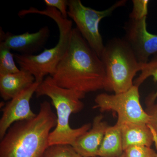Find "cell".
I'll use <instances>...</instances> for the list:
<instances>
[{"label": "cell", "instance_id": "9", "mask_svg": "<svg viewBox=\"0 0 157 157\" xmlns=\"http://www.w3.org/2000/svg\"><path fill=\"white\" fill-rule=\"evenodd\" d=\"M39 84L35 82L33 84L10 100L3 108L2 115L0 119L1 140L6 135L9 128L14 123L31 120L36 116L37 114L31 109L30 103Z\"/></svg>", "mask_w": 157, "mask_h": 157}, {"label": "cell", "instance_id": "10", "mask_svg": "<svg viewBox=\"0 0 157 157\" xmlns=\"http://www.w3.org/2000/svg\"><path fill=\"white\" fill-rule=\"evenodd\" d=\"M50 30L45 26L38 32L19 35L5 33L1 28L0 44L23 55H33L43 48L49 38Z\"/></svg>", "mask_w": 157, "mask_h": 157}, {"label": "cell", "instance_id": "7", "mask_svg": "<svg viewBox=\"0 0 157 157\" xmlns=\"http://www.w3.org/2000/svg\"><path fill=\"white\" fill-rule=\"evenodd\" d=\"M94 109L101 112L113 111L117 114L118 122L128 121L149 124L150 117L140 104L139 87L134 85L125 92L110 95L99 94L95 99Z\"/></svg>", "mask_w": 157, "mask_h": 157}, {"label": "cell", "instance_id": "4", "mask_svg": "<svg viewBox=\"0 0 157 157\" xmlns=\"http://www.w3.org/2000/svg\"><path fill=\"white\" fill-rule=\"evenodd\" d=\"M101 59L106 72L105 90L120 94L134 86L133 79L143 64L138 62L124 39L115 38L108 41Z\"/></svg>", "mask_w": 157, "mask_h": 157}, {"label": "cell", "instance_id": "19", "mask_svg": "<svg viewBox=\"0 0 157 157\" xmlns=\"http://www.w3.org/2000/svg\"><path fill=\"white\" fill-rule=\"evenodd\" d=\"M133 10L129 15L130 19L140 20L147 17L148 13V0H133Z\"/></svg>", "mask_w": 157, "mask_h": 157}, {"label": "cell", "instance_id": "8", "mask_svg": "<svg viewBox=\"0 0 157 157\" xmlns=\"http://www.w3.org/2000/svg\"><path fill=\"white\" fill-rule=\"evenodd\" d=\"M146 18L130 19L124 28V39L141 64L147 63L150 56L157 54V35L147 31Z\"/></svg>", "mask_w": 157, "mask_h": 157}, {"label": "cell", "instance_id": "14", "mask_svg": "<svg viewBox=\"0 0 157 157\" xmlns=\"http://www.w3.org/2000/svg\"><path fill=\"white\" fill-rule=\"evenodd\" d=\"M124 152L120 127L117 123L112 126H109L98 151V157H119Z\"/></svg>", "mask_w": 157, "mask_h": 157}, {"label": "cell", "instance_id": "18", "mask_svg": "<svg viewBox=\"0 0 157 157\" xmlns=\"http://www.w3.org/2000/svg\"><path fill=\"white\" fill-rule=\"evenodd\" d=\"M125 157H157V153L149 147L135 145L124 151Z\"/></svg>", "mask_w": 157, "mask_h": 157}, {"label": "cell", "instance_id": "3", "mask_svg": "<svg viewBox=\"0 0 157 157\" xmlns=\"http://www.w3.org/2000/svg\"><path fill=\"white\" fill-rule=\"evenodd\" d=\"M37 97L46 96L50 98L56 109L57 124L48 138L49 146L56 144L73 145L76 139L91 128L87 123L77 128L70 126V118L73 113L80 112L84 107L81 101L86 95L74 90L57 85L50 76L39 84L36 90Z\"/></svg>", "mask_w": 157, "mask_h": 157}, {"label": "cell", "instance_id": "12", "mask_svg": "<svg viewBox=\"0 0 157 157\" xmlns=\"http://www.w3.org/2000/svg\"><path fill=\"white\" fill-rule=\"evenodd\" d=\"M116 123L120 127L124 151L135 145L151 147L155 143L153 134L147 124L128 121Z\"/></svg>", "mask_w": 157, "mask_h": 157}, {"label": "cell", "instance_id": "13", "mask_svg": "<svg viewBox=\"0 0 157 157\" xmlns=\"http://www.w3.org/2000/svg\"><path fill=\"white\" fill-rule=\"evenodd\" d=\"M36 82L35 77L26 70L0 75V94L5 101H10Z\"/></svg>", "mask_w": 157, "mask_h": 157}, {"label": "cell", "instance_id": "6", "mask_svg": "<svg viewBox=\"0 0 157 157\" xmlns=\"http://www.w3.org/2000/svg\"><path fill=\"white\" fill-rule=\"evenodd\" d=\"M126 2L125 0L118 1L108 9L100 11L86 7L80 0L68 1V16L75 22L76 28L100 58L105 46L99 31L100 21Z\"/></svg>", "mask_w": 157, "mask_h": 157}, {"label": "cell", "instance_id": "2", "mask_svg": "<svg viewBox=\"0 0 157 157\" xmlns=\"http://www.w3.org/2000/svg\"><path fill=\"white\" fill-rule=\"evenodd\" d=\"M57 117L49 102L40 104L34 118L14 123L0 142V157H44Z\"/></svg>", "mask_w": 157, "mask_h": 157}, {"label": "cell", "instance_id": "11", "mask_svg": "<svg viewBox=\"0 0 157 157\" xmlns=\"http://www.w3.org/2000/svg\"><path fill=\"white\" fill-rule=\"evenodd\" d=\"M102 114L93 120L92 127L87 132L79 136L72 147L82 157H97L106 130L109 127L103 120Z\"/></svg>", "mask_w": 157, "mask_h": 157}, {"label": "cell", "instance_id": "1", "mask_svg": "<svg viewBox=\"0 0 157 157\" xmlns=\"http://www.w3.org/2000/svg\"><path fill=\"white\" fill-rule=\"evenodd\" d=\"M51 76L58 86L85 95L105 90L104 64L76 28L71 31L68 48Z\"/></svg>", "mask_w": 157, "mask_h": 157}, {"label": "cell", "instance_id": "21", "mask_svg": "<svg viewBox=\"0 0 157 157\" xmlns=\"http://www.w3.org/2000/svg\"><path fill=\"white\" fill-rule=\"evenodd\" d=\"M47 7L54 8L58 10L64 18H67V8L68 1L67 0H45L44 1Z\"/></svg>", "mask_w": 157, "mask_h": 157}, {"label": "cell", "instance_id": "16", "mask_svg": "<svg viewBox=\"0 0 157 157\" xmlns=\"http://www.w3.org/2000/svg\"><path fill=\"white\" fill-rule=\"evenodd\" d=\"M11 51L0 44V75L17 73L20 70L16 66L14 54Z\"/></svg>", "mask_w": 157, "mask_h": 157}, {"label": "cell", "instance_id": "5", "mask_svg": "<svg viewBox=\"0 0 157 157\" xmlns=\"http://www.w3.org/2000/svg\"><path fill=\"white\" fill-rule=\"evenodd\" d=\"M35 13L45 15L53 19L58 27V42L52 48H45L39 54L23 55L14 54L15 62L20 69L28 71L35 77L36 82L40 83L46 76H52L68 48L70 34L73 28L72 21L64 18L58 10L47 7L44 10L36 9Z\"/></svg>", "mask_w": 157, "mask_h": 157}, {"label": "cell", "instance_id": "17", "mask_svg": "<svg viewBox=\"0 0 157 157\" xmlns=\"http://www.w3.org/2000/svg\"><path fill=\"white\" fill-rule=\"evenodd\" d=\"M44 157H82L71 145L56 144L48 147Z\"/></svg>", "mask_w": 157, "mask_h": 157}, {"label": "cell", "instance_id": "22", "mask_svg": "<svg viewBox=\"0 0 157 157\" xmlns=\"http://www.w3.org/2000/svg\"><path fill=\"white\" fill-rule=\"evenodd\" d=\"M119 157H125L124 155V154H123L121 156Z\"/></svg>", "mask_w": 157, "mask_h": 157}, {"label": "cell", "instance_id": "15", "mask_svg": "<svg viewBox=\"0 0 157 157\" xmlns=\"http://www.w3.org/2000/svg\"><path fill=\"white\" fill-rule=\"evenodd\" d=\"M150 76H152L155 82H157V56L151 60L143 64L140 75L134 82V85L139 87L147 78ZM157 98V91L150 95L146 100L155 103Z\"/></svg>", "mask_w": 157, "mask_h": 157}, {"label": "cell", "instance_id": "20", "mask_svg": "<svg viewBox=\"0 0 157 157\" xmlns=\"http://www.w3.org/2000/svg\"><path fill=\"white\" fill-rule=\"evenodd\" d=\"M145 111L150 117L148 126L150 128L155 138V144L157 149V104L146 100Z\"/></svg>", "mask_w": 157, "mask_h": 157}]
</instances>
